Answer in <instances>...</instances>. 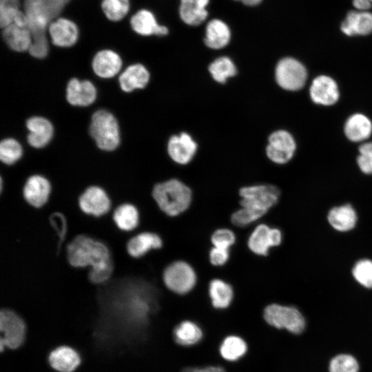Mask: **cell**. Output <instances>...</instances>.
Wrapping results in <instances>:
<instances>
[{"label": "cell", "instance_id": "cell-3", "mask_svg": "<svg viewBox=\"0 0 372 372\" xmlns=\"http://www.w3.org/2000/svg\"><path fill=\"white\" fill-rule=\"evenodd\" d=\"M90 134L101 149L112 151L120 143V131L117 120L110 112L100 110L91 118Z\"/></svg>", "mask_w": 372, "mask_h": 372}, {"label": "cell", "instance_id": "cell-41", "mask_svg": "<svg viewBox=\"0 0 372 372\" xmlns=\"http://www.w3.org/2000/svg\"><path fill=\"white\" fill-rule=\"evenodd\" d=\"M49 222L58 237L57 248L59 253L61 244L65 240L67 235V219L61 212L54 211L50 215Z\"/></svg>", "mask_w": 372, "mask_h": 372}, {"label": "cell", "instance_id": "cell-21", "mask_svg": "<svg viewBox=\"0 0 372 372\" xmlns=\"http://www.w3.org/2000/svg\"><path fill=\"white\" fill-rule=\"evenodd\" d=\"M149 73L147 68L140 63L127 67L119 76L118 82L121 88L126 92L136 89H143L148 83Z\"/></svg>", "mask_w": 372, "mask_h": 372}, {"label": "cell", "instance_id": "cell-13", "mask_svg": "<svg viewBox=\"0 0 372 372\" xmlns=\"http://www.w3.org/2000/svg\"><path fill=\"white\" fill-rule=\"evenodd\" d=\"M196 150V143L187 133L182 132L174 135L168 141V154L172 161L178 164H188L192 160Z\"/></svg>", "mask_w": 372, "mask_h": 372}, {"label": "cell", "instance_id": "cell-14", "mask_svg": "<svg viewBox=\"0 0 372 372\" xmlns=\"http://www.w3.org/2000/svg\"><path fill=\"white\" fill-rule=\"evenodd\" d=\"M309 94L315 103L322 105H331L335 103L340 96L336 82L326 75L318 76L313 80Z\"/></svg>", "mask_w": 372, "mask_h": 372}, {"label": "cell", "instance_id": "cell-18", "mask_svg": "<svg viewBox=\"0 0 372 372\" xmlns=\"http://www.w3.org/2000/svg\"><path fill=\"white\" fill-rule=\"evenodd\" d=\"M48 30L52 43L59 47H70L78 39L77 26L67 19L60 18L52 22Z\"/></svg>", "mask_w": 372, "mask_h": 372}, {"label": "cell", "instance_id": "cell-36", "mask_svg": "<svg viewBox=\"0 0 372 372\" xmlns=\"http://www.w3.org/2000/svg\"><path fill=\"white\" fill-rule=\"evenodd\" d=\"M101 8L107 19L118 21L128 12L130 2L129 0H103Z\"/></svg>", "mask_w": 372, "mask_h": 372}, {"label": "cell", "instance_id": "cell-2", "mask_svg": "<svg viewBox=\"0 0 372 372\" xmlns=\"http://www.w3.org/2000/svg\"><path fill=\"white\" fill-rule=\"evenodd\" d=\"M152 196L160 210L170 217L178 216L190 207L193 194L191 188L176 178L156 184Z\"/></svg>", "mask_w": 372, "mask_h": 372}, {"label": "cell", "instance_id": "cell-23", "mask_svg": "<svg viewBox=\"0 0 372 372\" xmlns=\"http://www.w3.org/2000/svg\"><path fill=\"white\" fill-rule=\"evenodd\" d=\"M3 37L6 44L17 52L28 51L32 41L28 28L14 23L3 28Z\"/></svg>", "mask_w": 372, "mask_h": 372}, {"label": "cell", "instance_id": "cell-5", "mask_svg": "<svg viewBox=\"0 0 372 372\" xmlns=\"http://www.w3.org/2000/svg\"><path fill=\"white\" fill-rule=\"evenodd\" d=\"M263 318L269 326L296 335L302 333L306 326L304 318L297 308L277 303L265 307Z\"/></svg>", "mask_w": 372, "mask_h": 372}, {"label": "cell", "instance_id": "cell-10", "mask_svg": "<svg viewBox=\"0 0 372 372\" xmlns=\"http://www.w3.org/2000/svg\"><path fill=\"white\" fill-rule=\"evenodd\" d=\"M281 231L266 224H258L252 230L247 239V247L257 256H265L271 247L280 245Z\"/></svg>", "mask_w": 372, "mask_h": 372}, {"label": "cell", "instance_id": "cell-28", "mask_svg": "<svg viewBox=\"0 0 372 372\" xmlns=\"http://www.w3.org/2000/svg\"><path fill=\"white\" fill-rule=\"evenodd\" d=\"M230 39L231 32L225 23L219 19H212L207 23L204 41L208 48L221 49L229 43Z\"/></svg>", "mask_w": 372, "mask_h": 372}, {"label": "cell", "instance_id": "cell-45", "mask_svg": "<svg viewBox=\"0 0 372 372\" xmlns=\"http://www.w3.org/2000/svg\"><path fill=\"white\" fill-rule=\"evenodd\" d=\"M352 3L357 10H369L372 7V0H352Z\"/></svg>", "mask_w": 372, "mask_h": 372}, {"label": "cell", "instance_id": "cell-35", "mask_svg": "<svg viewBox=\"0 0 372 372\" xmlns=\"http://www.w3.org/2000/svg\"><path fill=\"white\" fill-rule=\"evenodd\" d=\"M328 369L329 372H359L360 366L353 355L340 353L330 360Z\"/></svg>", "mask_w": 372, "mask_h": 372}, {"label": "cell", "instance_id": "cell-8", "mask_svg": "<svg viewBox=\"0 0 372 372\" xmlns=\"http://www.w3.org/2000/svg\"><path fill=\"white\" fill-rule=\"evenodd\" d=\"M0 331L1 351L4 347L14 349L23 342L25 326L21 318L14 311L5 309L0 312Z\"/></svg>", "mask_w": 372, "mask_h": 372}, {"label": "cell", "instance_id": "cell-30", "mask_svg": "<svg viewBox=\"0 0 372 372\" xmlns=\"http://www.w3.org/2000/svg\"><path fill=\"white\" fill-rule=\"evenodd\" d=\"M203 336V331L198 325L188 320L180 322L173 330L174 340L180 346L194 345L200 342Z\"/></svg>", "mask_w": 372, "mask_h": 372}, {"label": "cell", "instance_id": "cell-40", "mask_svg": "<svg viewBox=\"0 0 372 372\" xmlns=\"http://www.w3.org/2000/svg\"><path fill=\"white\" fill-rule=\"evenodd\" d=\"M20 11L19 0H0V25L4 28L12 23Z\"/></svg>", "mask_w": 372, "mask_h": 372}, {"label": "cell", "instance_id": "cell-39", "mask_svg": "<svg viewBox=\"0 0 372 372\" xmlns=\"http://www.w3.org/2000/svg\"><path fill=\"white\" fill-rule=\"evenodd\" d=\"M210 240L213 247L229 249L236 242V236L231 229L222 227L214 231Z\"/></svg>", "mask_w": 372, "mask_h": 372}, {"label": "cell", "instance_id": "cell-9", "mask_svg": "<svg viewBox=\"0 0 372 372\" xmlns=\"http://www.w3.org/2000/svg\"><path fill=\"white\" fill-rule=\"evenodd\" d=\"M78 205L85 214L100 217L109 212L112 207V201L102 187L91 185L80 194Z\"/></svg>", "mask_w": 372, "mask_h": 372}, {"label": "cell", "instance_id": "cell-44", "mask_svg": "<svg viewBox=\"0 0 372 372\" xmlns=\"http://www.w3.org/2000/svg\"><path fill=\"white\" fill-rule=\"evenodd\" d=\"M230 258L229 249L212 247L209 251L210 263L215 267L225 265Z\"/></svg>", "mask_w": 372, "mask_h": 372}, {"label": "cell", "instance_id": "cell-7", "mask_svg": "<svg viewBox=\"0 0 372 372\" xmlns=\"http://www.w3.org/2000/svg\"><path fill=\"white\" fill-rule=\"evenodd\" d=\"M275 76L280 87L286 90L295 91L304 85L307 72L300 61L291 57H286L277 63Z\"/></svg>", "mask_w": 372, "mask_h": 372}, {"label": "cell", "instance_id": "cell-6", "mask_svg": "<svg viewBox=\"0 0 372 372\" xmlns=\"http://www.w3.org/2000/svg\"><path fill=\"white\" fill-rule=\"evenodd\" d=\"M162 280L165 287L178 295L192 291L197 283V275L194 267L185 260H176L164 269Z\"/></svg>", "mask_w": 372, "mask_h": 372}, {"label": "cell", "instance_id": "cell-34", "mask_svg": "<svg viewBox=\"0 0 372 372\" xmlns=\"http://www.w3.org/2000/svg\"><path fill=\"white\" fill-rule=\"evenodd\" d=\"M23 150L20 143L14 138H6L0 143V159L6 165H12L22 156Z\"/></svg>", "mask_w": 372, "mask_h": 372}, {"label": "cell", "instance_id": "cell-11", "mask_svg": "<svg viewBox=\"0 0 372 372\" xmlns=\"http://www.w3.org/2000/svg\"><path fill=\"white\" fill-rule=\"evenodd\" d=\"M296 147L293 136L286 130H279L269 135L266 154L272 162L285 164L291 159Z\"/></svg>", "mask_w": 372, "mask_h": 372}, {"label": "cell", "instance_id": "cell-24", "mask_svg": "<svg viewBox=\"0 0 372 372\" xmlns=\"http://www.w3.org/2000/svg\"><path fill=\"white\" fill-rule=\"evenodd\" d=\"M50 366L59 372H72L81 362L77 352L73 349L61 346L53 350L49 355Z\"/></svg>", "mask_w": 372, "mask_h": 372}, {"label": "cell", "instance_id": "cell-42", "mask_svg": "<svg viewBox=\"0 0 372 372\" xmlns=\"http://www.w3.org/2000/svg\"><path fill=\"white\" fill-rule=\"evenodd\" d=\"M358 165L365 174H372V142L363 143L359 147Z\"/></svg>", "mask_w": 372, "mask_h": 372}, {"label": "cell", "instance_id": "cell-12", "mask_svg": "<svg viewBox=\"0 0 372 372\" xmlns=\"http://www.w3.org/2000/svg\"><path fill=\"white\" fill-rule=\"evenodd\" d=\"M51 184L44 176L39 174L30 176L23 187V197L31 207L39 209L49 200Z\"/></svg>", "mask_w": 372, "mask_h": 372}, {"label": "cell", "instance_id": "cell-19", "mask_svg": "<svg viewBox=\"0 0 372 372\" xmlns=\"http://www.w3.org/2000/svg\"><path fill=\"white\" fill-rule=\"evenodd\" d=\"M26 127L29 130L28 143L33 147L41 148L51 141L54 127L47 118L41 116H33L28 119Z\"/></svg>", "mask_w": 372, "mask_h": 372}, {"label": "cell", "instance_id": "cell-32", "mask_svg": "<svg viewBox=\"0 0 372 372\" xmlns=\"http://www.w3.org/2000/svg\"><path fill=\"white\" fill-rule=\"evenodd\" d=\"M248 349L246 342L240 336L230 335L222 341L219 353L221 357L229 362H235L242 358Z\"/></svg>", "mask_w": 372, "mask_h": 372}, {"label": "cell", "instance_id": "cell-16", "mask_svg": "<svg viewBox=\"0 0 372 372\" xmlns=\"http://www.w3.org/2000/svg\"><path fill=\"white\" fill-rule=\"evenodd\" d=\"M66 98L72 105L87 106L95 101L96 89L90 81L72 79L67 85Z\"/></svg>", "mask_w": 372, "mask_h": 372}, {"label": "cell", "instance_id": "cell-46", "mask_svg": "<svg viewBox=\"0 0 372 372\" xmlns=\"http://www.w3.org/2000/svg\"><path fill=\"white\" fill-rule=\"evenodd\" d=\"M200 372H225V369L219 366H207L201 368Z\"/></svg>", "mask_w": 372, "mask_h": 372}, {"label": "cell", "instance_id": "cell-31", "mask_svg": "<svg viewBox=\"0 0 372 372\" xmlns=\"http://www.w3.org/2000/svg\"><path fill=\"white\" fill-rule=\"evenodd\" d=\"M328 220L336 230L347 231L354 227L357 216L350 205H344L333 208L329 213Z\"/></svg>", "mask_w": 372, "mask_h": 372}, {"label": "cell", "instance_id": "cell-37", "mask_svg": "<svg viewBox=\"0 0 372 372\" xmlns=\"http://www.w3.org/2000/svg\"><path fill=\"white\" fill-rule=\"evenodd\" d=\"M264 216L253 209L240 207L234 211L231 216V223L238 227H245L258 221Z\"/></svg>", "mask_w": 372, "mask_h": 372}, {"label": "cell", "instance_id": "cell-26", "mask_svg": "<svg viewBox=\"0 0 372 372\" xmlns=\"http://www.w3.org/2000/svg\"><path fill=\"white\" fill-rule=\"evenodd\" d=\"M112 220L116 227L122 231L129 232L136 229L140 223V214L133 204L125 203L115 208Z\"/></svg>", "mask_w": 372, "mask_h": 372}, {"label": "cell", "instance_id": "cell-17", "mask_svg": "<svg viewBox=\"0 0 372 372\" xmlns=\"http://www.w3.org/2000/svg\"><path fill=\"white\" fill-rule=\"evenodd\" d=\"M347 36L367 35L372 32V12L369 10L349 11L340 25Z\"/></svg>", "mask_w": 372, "mask_h": 372}, {"label": "cell", "instance_id": "cell-20", "mask_svg": "<svg viewBox=\"0 0 372 372\" xmlns=\"http://www.w3.org/2000/svg\"><path fill=\"white\" fill-rule=\"evenodd\" d=\"M92 65L97 76L108 79L119 72L122 67V60L116 52L110 50H103L95 54Z\"/></svg>", "mask_w": 372, "mask_h": 372}, {"label": "cell", "instance_id": "cell-15", "mask_svg": "<svg viewBox=\"0 0 372 372\" xmlns=\"http://www.w3.org/2000/svg\"><path fill=\"white\" fill-rule=\"evenodd\" d=\"M161 237L152 231H142L132 238L126 243V251L129 256L138 259L152 250L159 249L163 247Z\"/></svg>", "mask_w": 372, "mask_h": 372}, {"label": "cell", "instance_id": "cell-48", "mask_svg": "<svg viewBox=\"0 0 372 372\" xmlns=\"http://www.w3.org/2000/svg\"><path fill=\"white\" fill-rule=\"evenodd\" d=\"M201 368L199 367H187L184 369L182 372H200Z\"/></svg>", "mask_w": 372, "mask_h": 372}, {"label": "cell", "instance_id": "cell-1", "mask_svg": "<svg viewBox=\"0 0 372 372\" xmlns=\"http://www.w3.org/2000/svg\"><path fill=\"white\" fill-rule=\"evenodd\" d=\"M66 258L72 267H90L87 278L92 284H105L114 272L110 249L104 242L86 234H79L71 240L66 247Z\"/></svg>", "mask_w": 372, "mask_h": 372}, {"label": "cell", "instance_id": "cell-43", "mask_svg": "<svg viewBox=\"0 0 372 372\" xmlns=\"http://www.w3.org/2000/svg\"><path fill=\"white\" fill-rule=\"evenodd\" d=\"M49 51V45L46 35L33 37L32 43L28 50L30 54L37 59L45 58Z\"/></svg>", "mask_w": 372, "mask_h": 372}, {"label": "cell", "instance_id": "cell-29", "mask_svg": "<svg viewBox=\"0 0 372 372\" xmlns=\"http://www.w3.org/2000/svg\"><path fill=\"white\" fill-rule=\"evenodd\" d=\"M209 0H180L179 14L181 19L190 25H198L207 17L206 6Z\"/></svg>", "mask_w": 372, "mask_h": 372}, {"label": "cell", "instance_id": "cell-38", "mask_svg": "<svg viewBox=\"0 0 372 372\" xmlns=\"http://www.w3.org/2000/svg\"><path fill=\"white\" fill-rule=\"evenodd\" d=\"M353 275L360 285L372 288V261L363 259L357 262L353 269Z\"/></svg>", "mask_w": 372, "mask_h": 372}, {"label": "cell", "instance_id": "cell-33", "mask_svg": "<svg viewBox=\"0 0 372 372\" xmlns=\"http://www.w3.org/2000/svg\"><path fill=\"white\" fill-rule=\"evenodd\" d=\"M209 72L214 81L225 83L229 78L236 74L237 68L230 58L220 56L211 63Z\"/></svg>", "mask_w": 372, "mask_h": 372}, {"label": "cell", "instance_id": "cell-25", "mask_svg": "<svg viewBox=\"0 0 372 372\" xmlns=\"http://www.w3.org/2000/svg\"><path fill=\"white\" fill-rule=\"evenodd\" d=\"M208 293L212 307L216 309L229 307L234 296L231 285L220 278H214L209 282Z\"/></svg>", "mask_w": 372, "mask_h": 372}, {"label": "cell", "instance_id": "cell-4", "mask_svg": "<svg viewBox=\"0 0 372 372\" xmlns=\"http://www.w3.org/2000/svg\"><path fill=\"white\" fill-rule=\"evenodd\" d=\"M279 189L270 184H255L240 188V207H247L265 216L280 197Z\"/></svg>", "mask_w": 372, "mask_h": 372}, {"label": "cell", "instance_id": "cell-47", "mask_svg": "<svg viewBox=\"0 0 372 372\" xmlns=\"http://www.w3.org/2000/svg\"><path fill=\"white\" fill-rule=\"evenodd\" d=\"M241 1L245 5L247 6H255L260 3L261 0H236Z\"/></svg>", "mask_w": 372, "mask_h": 372}, {"label": "cell", "instance_id": "cell-27", "mask_svg": "<svg viewBox=\"0 0 372 372\" xmlns=\"http://www.w3.org/2000/svg\"><path fill=\"white\" fill-rule=\"evenodd\" d=\"M372 132L371 120L362 114H354L348 118L344 125L346 136L351 141L359 142L367 139Z\"/></svg>", "mask_w": 372, "mask_h": 372}, {"label": "cell", "instance_id": "cell-22", "mask_svg": "<svg viewBox=\"0 0 372 372\" xmlns=\"http://www.w3.org/2000/svg\"><path fill=\"white\" fill-rule=\"evenodd\" d=\"M130 23L132 29L143 36L158 35L163 36L168 33V29L164 25H160L154 14L147 10L137 12L131 19Z\"/></svg>", "mask_w": 372, "mask_h": 372}]
</instances>
